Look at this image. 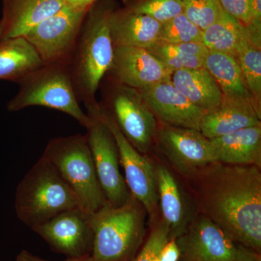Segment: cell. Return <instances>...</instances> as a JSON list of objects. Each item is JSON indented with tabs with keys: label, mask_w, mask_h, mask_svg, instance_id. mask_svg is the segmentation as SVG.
<instances>
[{
	"label": "cell",
	"mask_w": 261,
	"mask_h": 261,
	"mask_svg": "<svg viewBox=\"0 0 261 261\" xmlns=\"http://www.w3.org/2000/svg\"><path fill=\"white\" fill-rule=\"evenodd\" d=\"M147 106L164 125L200 130L206 111L190 102L171 81L138 89Z\"/></svg>",
	"instance_id": "15"
},
{
	"label": "cell",
	"mask_w": 261,
	"mask_h": 261,
	"mask_svg": "<svg viewBox=\"0 0 261 261\" xmlns=\"http://www.w3.org/2000/svg\"><path fill=\"white\" fill-rule=\"evenodd\" d=\"M219 3L227 14L237 19L247 28L251 25L252 18L247 0H219Z\"/></svg>",
	"instance_id": "31"
},
{
	"label": "cell",
	"mask_w": 261,
	"mask_h": 261,
	"mask_svg": "<svg viewBox=\"0 0 261 261\" xmlns=\"http://www.w3.org/2000/svg\"><path fill=\"white\" fill-rule=\"evenodd\" d=\"M203 31L182 14L162 24L159 41L170 44L202 42Z\"/></svg>",
	"instance_id": "27"
},
{
	"label": "cell",
	"mask_w": 261,
	"mask_h": 261,
	"mask_svg": "<svg viewBox=\"0 0 261 261\" xmlns=\"http://www.w3.org/2000/svg\"><path fill=\"white\" fill-rule=\"evenodd\" d=\"M233 56L240 65L247 89L261 111V50L247 39L239 46Z\"/></svg>",
	"instance_id": "26"
},
{
	"label": "cell",
	"mask_w": 261,
	"mask_h": 261,
	"mask_svg": "<svg viewBox=\"0 0 261 261\" xmlns=\"http://www.w3.org/2000/svg\"><path fill=\"white\" fill-rule=\"evenodd\" d=\"M252 23L247 27L249 40L254 47L260 49L261 47V0H247Z\"/></svg>",
	"instance_id": "32"
},
{
	"label": "cell",
	"mask_w": 261,
	"mask_h": 261,
	"mask_svg": "<svg viewBox=\"0 0 261 261\" xmlns=\"http://www.w3.org/2000/svg\"><path fill=\"white\" fill-rule=\"evenodd\" d=\"M0 41L24 37L65 5V0H2Z\"/></svg>",
	"instance_id": "18"
},
{
	"label": "cell",
	"mask_w": 261,
	"mask_h": 261,
	"mask_svg": "<svg viewBox=\"0 0 261 261\" xmlns=\"http://www.w3.org/2000/svg\"><path fill=\"white\" fill-rule=\"evenodd\" d=\"M127 9L163 24L184 13L183 0H141L129 4Z\"/></svg>",
	"instance_id": "28"
},
{
	"label": "cell",
	"mask_w": 261,
	"mask_h": 261,
	"mask_svg": "<svg viewBox=\"0 0 261 261\" xmlns=\"http://www.w3.org/2000/svg\"><path fill=\"white\" fill-rule=\"evenodd\" d=\"M160 214L168 228L169 240L185 232L195 217L188 197L173 173L161 163H154Z\"/></svg>",
	"instance_id": "17"
},
{
	"label": "cell",
	"mask_w": 261,
	"mask_h": 261,
	"mask_svg": "<svg viewBox=\"0 0 261 261\" xmlns=\"http://www.w3.org/2000/svg\"><path fill=\"white\" fill-rule=\"evenodd\" d=\"M145 207L133 195L123 205L106 204L89 214L92 261H134L146 238Z\"/></svg>",
	"instance_id": "3"
},
{
	"label": "cell",
	"mask_w": 261,
	"mask_h": 261,
	"mask_svg": "<svg viewBox=\"0 0 261 261\" xmlns=\"http://www.w3.org/2000/svg\"><path fill=\"white\" fill-rule=\"evenodd\" d=\"M232 261H261V253L240 244H236V251Z\"/></svg>",
	"instance_id": "34"
},
{
	"label": "cell",
	"mask_w": 261,
	"mask_h": 261,
	"mask_svg": "<svg viewBox=\"0 0 261 261\" xmlns=\"http://www.w3.org/2000/svg\"><path fill=\"white\" fill-rule=\"evenodd\" d=\"M204 68L212 75L224 95L252 99L233 55L208 51L204 60Z\"/></svg>",
	"instance_id": "23"
},
{
	"label": "cell",
	"mask_w": 261,
	"mask_h": 261,
	"mask_svg": "<svg viewBox=\"0 0 261 261\" xmlns=\"http://www.w3.org/2000/svg\"><path fill=\"white\" fill-rule=\"evenodd\" d=\"M113 87L109 110L105 108L130 145L140 153L147 154L159 128L155 116L138 89L118 83Z\"/></svg>",
	"instance_id": "9"
},
{
	"label": "cell",
	"mask_w": 261,
	"mask_h": 261,
	"mask_svg": "<svg viewBox=\"0 0 261 261\" xmlns=\"http://www.w3.org/2000/svg\"><path fill=\"white\" fill-rule=\"evenodd\" d=\"M42 157L73 190L87 214H93L107 204L86 135L51 139Z\"/></svg>",
	"instance_id": "5"
},
{
	"label": "cell",
	"mask_w": 261,
	"mask_h": 261,
	"mask_svg": "<svg viewBox=\"0 0 261 261\" xmlns=\"http://www.w3.org/2000/svg\"><path fill=\"white\" fill-rule=\"evenodd\" d=\"M159 261H179L180 250L176 239L168 240L158 256Z\"/></svg>",
	"instance_id": "33"
},
{
	"label": "cell",
	"mask_w": 261,
	"mask_h": 261,
	"mask_svg": "<svg viewBox=\"0 0 261 261\" xmlns=\"http://www.w3.org/2000/svg\"><path fill=\"white\" fill-rule=\"evenodd\" d=\"M215 162L261 168V125L210 140Z\"/></svg>",
	"instance_id": "19"
},
{
	"label": "cell",
	"mask_w": 261,
	"mask_h": 261,
	"mask_svg": "<svg viewBox=\"0 0 261 261\" xmlns=\"http://www.w3.org/2000/svg\"><path fill=\"white\" fill-rule=\"evenodd\" d=\"M172 72L203 68L208 49L202 42L170 44L158 41L147 49Z\"/></svg>",
	"instance_id": "24"
},
{
	"label": "cell",
	"mask_w": 261,
	"mask_h": 261,
	"mask_svg": "<svg viewBox=\"0 0 261 261\" xmlns=\"http://www.w3.org/2000/svg\"><path fill=\"white\" fill-rule=\"evenodd\" d=\"M247 39H249L247 27L225 11L202 34V43L208 51L229 53L233 56L239 46Z\"/></svg>",
	"instance_id": "25"
},
{
	"label": "cell",
	"mask_w": 261,
	"mask_h": 261,
	"mask_svg": "<svg viewBox=\"0 0 261 261\" xmlns=\"http://www.w3.org/2000/svg\"><path fill=\"white\" fill-rule=\"evenodd\" d=\"M155 139L168 159L185 178L215 163L211 141L200 130L163 125L158 128Z\"/></svg>",
	"instance_id": "12"
},
{
	"label": "cell",
	"mask_w": 261,
	"mask_h": 261,
	"mask_svg": "<svg viewBox=\"0 0 261 261\" xmlns=\"http://www.w3.org/2000/svg\"><path fill=\"white\" fill-rule=\"evenodd\" d=\"M260 116L252 99L223 94L219 104L206 111L202 117L200 132L212 140L247 127L259 126Z\"/></svg>",
	"instance_id": "16"
},
{
	"label": "cell",
	"mask_w": 261,
	"mask_h": 261,
	"mask_svg": "<svg viewBox=\"0 0 261 261\" xmlns=\"http://www.w3.org/2000/svg\"><path fill=\"white\" fill-rule=\"evenodd\" d=\"M179 261H232L236 244L207 216L197 212L176 239Z\"/></svg>",
	"instance_id": "13"
},
{
	"label": "cell",
	"mask_w": 261,
	"mask_h": 261,
	"mask_svg": "<svg viewBox=\"0 0 261 261\" xmlns=\"http://www.w3.org/2000/svg\"><path fill=\"white\" fill-rule=\"evenodd\" d=\"M44 65L39 53L25 37L0 41V80L19 83Z\"/></svg>",
	"instance_id": "21"
},
{
	"label": "cell",
	"mask_w": 261,
	"mask_h": 261,
	"mask_svg": "<svg viewBox=\"0 0 261 261\" xmlns=\"http://www.w3.org/2000/svg\"><path fill=\"white\" fill-rule=\"evenodd\" d=\"M186 178L197 212L233 243L261 253L260 168L215 162Z\"/></svg>",
	"instance_id": "1"
},
{
	"label": "cell",
	"mask_w": 261,
	"mask_h": 261,
	"mask_svg": "<svg viewBox=\"0 0 261 261\" xmlns=\"http://www.w3.org/2000/svg\"><path fill=\"white\" fill-rule=\"evenodd\" d=\"M92 123L86 134L98 180L108 205L118 207L129 199L130 192L120 171V159L116 140L107 125L92 113Z\"/></svg>",
	"instance_id": "10"
},
{
	"label": "cell",
	"mask_w": 261,
	"mask_h": 261,
	"mask_svg": "<svg viewBox=\"0 0 261 261\" xmlns=\"http://www.w3.org/2000/svg\"><path fill=\"white\" fill-rule=\"evenodd\" d=\"M109 2H94L84 20L70 63V73L79 100L96 101L95 95L103 77L111 68L114 53L111 35Z\"/></svg>",
	"instance_id": "2"
},
{
	"label": "cell",
	"mask_w": 261,
	"mask_h": 261,
	"mask_svg": "<svg viewBox=\"0 0 261 261\" xmlns=\"http://www.w3.org/2000/svg\"><path fill=\"white\" fill-rule=\"evenodd\" d=\"M88 10L65 4L24 37L34 46L44 64L70 65Z\"/></svg>",
	"instance_id": "8"
},
{
	"label": "cell",
	"mask_w": 261,
	"mask_h": 261,
	"mask_svg": "<svg viewBox=\"0 0 261 261\" xmlns=\"http://www.w3.org/2000/svg\"><path fill=\"white\" fill-rule=\"evenodd\" d=\"M65 4L73 8L88 10L96 0H65Z\"/></svg>",
	"instance_id": "36"
},
{
	"label": "cell",
	"mask_w": 261,
	"mask_h": 261,
	"mask_svg": "<svg viewBox=\"0 0 261 261\" xmlns=\"http://www.w3.org/2000/svg\"><path fill=\"white\" fill-rule=\"evenodd\" d=\"M115 83L136 89L171 81V71L145 48L114 47L108 70Z\"/></svg>",
	"instance_id": "14"
},
{
	"label": "cell",
	"mask_w": 261,
	"mask_h": 261,
	"mask_svg": "<svg viewBox=\"0 0 261 261\" xmlns=\"http://www.w3.org/2000/svg\"><path fill=\"white\" fill-rule=\"evenodd\" d=\"M16 94L7 105L10 112L42 106L66 113L87 128L92 118L77 97L70 65L44 64L19 82Z\"/></svg>",
	"instance_id": "6"
},
{
	"label": "cell",
	"mask_w": 261,
	"mask_h": 261,
	"mask_svg": "<svg viewBox=\"0 0 261 261\" xmlns=\"http://www.w3.org/2000/svg\"><path fill=\"white\" fill-rule=\"evenodd\" d=\"M150 230L134 261H152L169 240V228L161 219L149 221Z\"/></svg>",
	"instance_id": "30"
},
{
	"label": "cell",
	"mask_w": 261,
	"mask_h": 261,
	"mask_svg": "<svg viewBox=\"0 0 261 261\" xmlns=\"http://www.w3.org/2000/svg\"><path fill=\"white\" fill-rule=\"evenodd\" d=\"M44 239L57 253L67 258L91 255L93 249L94 231L89 214L80 207L63 211L33 229Z\"/></svg>",
	"instance_id": "11"
},
{
	"label": "cell",
	"mask_w": 261,
	"mask_h": 261,
	"mask_svg": "<svg viewBox=\"0 0 261 261\" xmlns=\"http://www.w3.org/2000/svg\"><path fill=\"white\" fill-rule=\"evenodd\" d=\"M84 106L87 113H92L102 120L112 132L118 147L120 163L124 171L125 181L130 194L145 207L149 221L158 219L161 214L154 163L130 145L111 115L97 101Z\"/></svg>",
	"instance_id": "7"
},
{
	"label": "cell",
	"mask_w": 261,
	"mask_h": 261,
	"mask_svg": "<svg viewBox=\"0 0 261 261\" xmlns=\"http://www.w3.org/2000/svg\"><path fill=\"white\" fill-rule=\"evenodd\" d=\"M78 207L82 208L74 192L42 156L17 187L15 212L32 230L63 211Z\"/></svg>",
	"instance_id": "4"
},
{
	"label": "cell",
	"mask_w": 261,
	"mask_h": 261,
	"mask_svg": "<svg viewBox=\"0 0 261 261\" xmlns=\"http://www.w3.org/2000/svg\"><path fill=\"white\" fill-rule=\"evenodd\" d=\"M184 14L202 31L216 22L224 10L219 0H183Z\"/></svg>",
	"instance_id": "29"
},
{
	"label": "cell",
	"mask_w": 261,
	"mask_h": 261,
	"mask_svg": "<svg viewBox=\"0 0 261 261\" xmlns=\"http://www.w3.org/2000/svg\"><path fill=\"white\" fill-rule=\"evenodd\" d=\"M114 47L148 49L159 41L162 23L128 9L113 11L110 21Z\"/></svg>",
	"instance_id": "20"
},
{
	"label": "cell",
	"mask_w": 261,
	"mask_h": 261,
	"mask_svg": "<svg viewBox=\"0 0 261 261\" xmlns=\"http://www.w3.org/2000/svg\"><path fill=\"white\" fill-rule=\"evenodd\" d=\"M16 261H49L44 260L41 257L34 255L32 252H29L28 250H23L19 252L17 255ZM63 261H92L91 255L88 256L80 257V258H67L66 260Z\"/></svg>",
	"instance_id": "35"
},
{
	"label": "cell",
	"mask_w": 261,
	"mask_h": 261,
	"mask_svg": "<svg viewBox=\"0 0 261 261\" xmlns=\"http://www.w3.org/2000/svg\"><path fill=\"white\" fill-rule=\"evenodd\" d=\"M171 82L190 102L205 111L218 106L223 97L219 85L204 67L176 70Z\"/></svg>",
	"instance_id": "22"
}]
</instances>
